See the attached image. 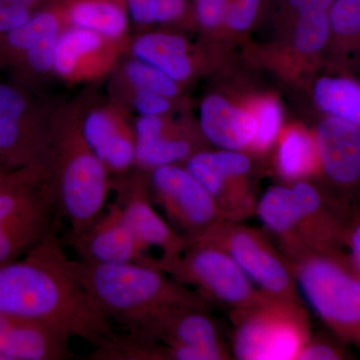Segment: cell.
Masks as SVG:
<instances>
[{"label":"cell","instance_id":"1","mask_svg":"<svg viewBox=\"0 0 360 360\" xmlns=\"http://www.w3.org/2000/svg\"><path fill=\"white\" fill-rule=\"evenodd\" d=\"M58 233L47 236L22 259L0 266V314L51 324L96 349L117 333L82 283Z\"/></svg>","mask_w":360,"mask_h":360},{"label":"cell","instance_id":"2","mask_svg":"<svg viewBox=\"0 0 360 360\" xmlns=\"http://www.w3.org/2000/svg\"><path fill=\"white\" fill-rule=\"evenodd\" d=\"M75 262L87 290L111 321L122 324L125 330L165 309L206 307V300L196 291L151 265Z\"/></svg>","mask_w":360,"mask_h":360},{"label":"cell","instance_id":"3","mask_svg":"<svg viewBox=\"0 0 360 360\" xmlns=\"http://www.w3.org/2000/svg\"><path fill=\"white\" fill-rule=\"evenodd\" d=\"M255 213L288 258L307 251L345 255L352 219L309 182L271 187L257 201Z\"/></svg>","mask_w":360,"mask_h":360},{"label":"cell","instance_id":"4","mask_svg":"<svg viewBox=\"0 0 360 360\" xmlns=\"http://www.w3.org/2000/svg\"><path fill=\"white\" fill-rule=\"evenodd\" d=\"M47 163L53 175L61 215L70 224L68 234L80 233L108 205L110 172L87 146L80 124L75 123L52 127Z\"/></svg>","mask_w":360,"mask_h":360},{"label":"cell","instance_id":"5","mask_svg":"<svg viewBox=\"0 0 360 360\" xmlns=\"http://www.w3.org/2000/svg\"><path fill=\"white\" fill-rule=\"evenodd\" d=\"M63 219L47 161L0 172V240L26 255Z\"/></svg>","mask_w":360,"mask_h":360},{"label":"cell","instance_id":"6","mask_svg":"<svg viewBox=\"0 0 360 360\" xmlns=\"http://www.w3.org/2000/svg\"><path fill=\"white\" fill-rule=\"evenodd\" d=\"M298 291L343 342L360 349V276L345 255L307 251L288 258Z\"/></svg>","mask_w":360,"mask_h":360},{"label":"cell","instance_id":"7","mask_svg":"<svg viewBox=\"0 0 360 360\" xmlns=\"http://www.w3.org/2000/svg\"><path fill=\"white\" fill-rule=\"evenodd\" d=\"M233 355L240 360H297L311 340L309 314L300 300L262 295L231 314Z\"/></svg>","mask_w":360,"mask_h":360},{"label":"cell","instance_id":"8","mask_svg":"<svg viewBox=\"0 0 360 360\" xmlns=\"http://www.w3.org/2000/svg\"><path fill=\"white\" fill-rule=\"evenodd\" d=\"M146 264L177 283L193 286L203 300L219 302L231 314L250 307L264 295L222 248L205 239L188 238L179 257L167 260L151 257Z\"/></svg>","mask_w":360,"mask_h":360},{"label":"cell","instance_id":"9","mask_svg":"<svg viewBox=\"0 0 360 360\" xmlns=\"http://www.w3.org/2000/svg\"><path fill=\"white\" fill-rule=\"evenodd\" d=\"M193 238L205 239L222 248L265 295L300 300L290 260L259 231L239 221H224Z\"/></svg>","mask_w":360,"mask_h":360},{"label":"cell","instance_id":"10","mask_svg":"<svg viewBox=\"0 0 360 360\" xmlns=\"http://www.w3.org/2000/svg\"><path fill=\"white\" fill-rule=\"evenodd\" d=\"M146 174L153 203L181 236L193 238L225 221L212 196L186 167L165 165Z\"/></svg>","mask_w":360,"mask_h":360},{"label":"cell","instance_id":"11","mask_svg":"<svg viewBox=\"0 0 360 360\" xmlns=\"http://www.w3.org/2000/svg\"><path fill=\"white\" fill-rule=\"evenodd\" d=\"M143 340L174 348L175 360L229 359L212 319L200 307H175L158 312L127 330Z\"/></svg>","mask_w":360,"mask_h":360},{"label":"cell","instance_id":"12","mask_svg":"<svg viewBox=\"0 0 360 360\" xmlns=\"http://www.w3.org/2000/svg\"><path fill=\"white\" fill-rule=\"evenodd\" d=\"M51 129L45 127L25 91L0 82V156L6 169L46 160Z\"/></svg>","mask_w":360,"mask_h":360},{"label":"cell","instance_id":"13","mask_svg":"<svg viewBox=\"0 0 360 360\" xmlns=\"http://www.w3.org/2000/svg\"><path fill=\"white\" fill-rule=\"evenodd\" d=\"M186 169L205 186L225 221H241L255 212L257 201L245 176L251 161L240 151H198L186 160Z\"/></svg>","mask_w":360,"mask_h":360},{"label":"cell","instance_id":"14","mask_svg":"<svg viewBox=\"0 0 360 360\" xmlns=\"http://www.w3.org/2000/svg\"><path fill=\"white\" fill-rule=\"evenodd\" d=\"M111 191H115V202L122 210L123 219L135 236L150 248H158V260L179 257L186 248L188 238L181 236L156 212L149 194L146 172L118 175L111 179Z\"/></svg>","mask_w":360,"mask_h":360},{"label":"cell","instance_id":"15","mask_svg":"<svg viewBox=\"0 0 360 360\" xmlns=\"http://www.w3.org/2000/svg\"><path fill=\"white\" fill-rule=\"evenodd\" d=\"M66 243L78 259L90 264H146L150 258L148 246L130 231L117 203L105 210L84 231L68 234Z\"/></svg>","mask_w":360,"mask_h":360},{"label":"cell","instance_id":"16","mask_svg":"<svg viewBox=\"0 0 360 360\" xmlns=\"http://www.w3.org/2000/svg\"><path fill=\"white\" fill-rule=\"evenodd\" d=\"M72 336L44 322L0 314V360H66Z\"/></svg>","mask_w":360,"mask_h":360},{"label":"cell","instance_id":"17","mask_svg":"<svg viewBox=\"0 0 360 360\" xmlns=\"http://www.w3.org/2000/svg\"><path fill=\"white\" fill-rule=\"evenodd\" d=\"M319 167L338 186H349L360 179V129L331 116L315 134Z\"/></svg>","mask_w":360,"mask_h":360},{"label":"cell","instance_id":"18","mask_svg":"<svg viewBox=\"0 0 360 360\" xmlns=\"http://www.w3.org/2000/svg\"><path fill=\"white\" fill-rule=\"evenodd\" d=\"M87 146L108 172L127 174L135 167V135L111 111L96 108L89 111L80 123Z\"/></svg>","mask_w":360,"mask_h":360},{"label":"cell","instance_id":"19","mask_svg":"<svg viewBox=\"0 0 360 360\" xmlns=\"http://www.w3.org/2000/svg\"><path fill=\"white\" fill-rule=\"evenodd\" d=\"M200 127L206 139L225 150L250 146L257 132L255 115L232 105L219 96H208L200 106Z\"/></svg>","mask_w":360,"mask_h":360},{"label":"cell","instance_id":"20","mask_svg":"<svg viewBox=\"0 0 360 360\" xmlns=\"http://www.w3.org/2000/svg\"><path fill=\"white\" fill-rule=\"evenodd\" d=\"M134 130L135 167L142 172L176 165L195 153L193 142L167 131L161 116L141 115Z\"/></svg>","mask_w":360,"mask_h":360},{"label":"cell","instance_id":"21","mask_svg":"<svg viewBox=\"0 0 360 360\" xmlns=\"http://www.w3.org/2000/svg\"><path fill=\"white\" fill-rule=\"evenodd\" d=\"M111 40L84 28L70 26L59 33L53 71L65 79L87 77L94 66H101Z\"/></svg>","mask_w":360,"mask_h":360},{"label":"cell","instance_id":"22","mask_svg":"<svg viewBox=\"0 0 360 360\" xmlns=\"http://www.w3.org/2000/svg\"><path fill=\"white\" fill-rule=\"evenodd\" d=\"M187 51L186 39L161 32L142 34L131 45L134 58L155 66L176 82H184L193 73V61Z\"/></svg>","mask_w":360,"mask_h":360},{"label":"cell","instance_id":"23","mask_svg":"<svg viewBox=\"0 0 360 360\" xmlns=\"http://www.w3.org/2000/svg\"><path fill=\"white\" fill-rule=\"evenodd\" d=\"M125 7L122 0H70L65 16L71 26L115 41L122 39L129 28Z\"/></svg>","mask_w":360,"mask_h":360},{"label":"cell","instance_id":"24","mask_svg":"<svg viewBox=\"0 0 360 360\" xmlns=\"http://www.w3.org/2000/svg\"><path fill=\"white\" fill-rule=\"evenodd\" d=\"M63 22L61 13L53 9L33 13L20 27L0 35V63L15 66L33 44L49 35L60 32Z\"/></svg>","mask_w":360,"mask_h":360},{"label":"cell","instance_id":"25","mask_svg":"<svg viewBox=\"0 0 360 360\" xmlns=\"http://www.w3.org/2000/svg\"><path fill=\"white\" fill-rule=\"evenodd\" d=\"M277 168L283 179L302 181L319 168L315 137L302 129H288L279 141Z\"/></svg>","mask_w":360,"mask_h":360},{"label":"cell","instance_id":"26","mask_svg":"<svg viewBox=\"0 0 360 360\" xmlns=\"http://www.w3.org/2000/svg\"><path fill=\"white\" fill-rule=\"evenodd\" d=\"M321 108L360 127V86L341 78H321L314 89Z\"/></svg>","mask_w":360,"mask_h":360},{"label":"cell","instance_id":"27","mask_svg":"<svg viewBox=\"0 0 360 360\" xmlns=\"http://www.w3.org/2000/svg\"><path fill=\"white\" fill-rule=\"evenodd\" d=\"M331 7L328 4H317L291 13L296 18L295 42L298 51L311 53L326 44L330 28Z\"/></svg>","mask_w":360,"mask_h":360},{"label":"cell","instance_id":"28","mask_svg":"<svg viewBox=\"0 0 360 360\" xmlns=\"http://www.w3.org/2000/svg\"><path fill=\"white\" fill-rule=\"evenodd\" d=\"M124 75L134 89L158 92L168 98L176 96L179 92L176 82L155 66L149 65L139 59H131L125 65Z\"/></svg>","mask_w":360,"mask_h":360},{"label":"cell","instance_id":"29","mask_svg":"<svg viewBox=\"0 0 360 360\" xmlns=\"http://www.w3.org/2000/svg\"><path fill=\"white\" fill-rule=\"evenodd\" d=\"M257 132L250 148L264 151L276 141L281 124V106L274 99L266 98L255 106Z\"/></svg>","mask_w":360,"mask_h":360},{"label":"cell","instance_id":"30","mask_svg":"<svg viewBox=\"0 0 360 360\" xmlns=\"http://www.w3.org/2000/svg\"><path fill=\"white\" fill-rule=\"evenodd\" d=\"M59 33L49 35L33 44L23 54L22 58L15 66H25L27 70L35 75H46L53 71L56 42H58Z\"/></svg>","mask_w":360,"mask_h":360},{"label":"cell","instance_id":"31","mask_svg":"<svg viewBox=\"0 0 360 360\" xmlns=\"http://www.w3.org/2000/svg\"><path fill=\"white\" fill-rule=\"evenodd\" d=\"M329 21L338 34L360 33V0H335L329 13Z\"/></svg>","mask_w":360,"mask_h":360},{"label":"cell","instance_id":"32","mask_svg":"<svg viewBox=\"0 0 360 360\" xmlns=\"http://www.w3.org/2000/svg\"><path fill=\"white\" fill-rule=\"evenodd\" d=\"M262 0H227L224 23L233 30H245L257 18Z\"/></svg>","mask_w":360,"mask_h":360},{"label":"cell","instance_id":"33","mask_svg":"<svg viewBox=\"0 0 360 360\" xmlns=\"http://www.w3.org/2000/svg\"><path fill=\"white\" fill-rule=\"evenodd\" d=\"M132 103L141 115L161 116L170 108L168 97L149 90L134 89Z\"/></svg>","mask_w":360,"mask_h":360},{"label":"cell","instance_id":"34","mask_svg":"<svg viewBox=\"0 0 360 360\" xmlns=\"http://www.w3.org/2000/svg\"><path fill=\"white\" fill-rule=\"evenodd\" d=\"M227 0H196L195 13L201 25L215 28L224 22Z\"/></svg>","mask_w":360,"mask_h":360},{"label":"cell","instance_id":"35","mask_svg":"<svg viewBox=\"0 0 360 360\" xmlns=\"http://www.w3.org/2000/svg\"><path fill=\"white\" fill-rule=\"evenodd\" d=\"M345 359L342 348L328 340H311L307 343L297 360H338Z\"/></svg>","mask_w":360,"mask_h":360},{"label":"cell","instance_id":"36","mask_svg":"<svg viewBox=\"0 0 360 360\" xmlns=\"http://www.w3.org/2000/svg\"><path fill=\"white\" fill-rule=\"evenodd\" d=\"M32 9L0 1V35L20 27L32 18Z\"/></svg>","mask_w":360,"mask_h":360},{"label":"cell","instance_id":"37","mask_svg":"<svg viewBox=\"0 0 360 360\" xmlns=\"http://www.w3.org/2000/svg\"><path fill=\"white\" fill-rule=\"evenodd\" d=\"M345 257L350 267L360 276V217H352L348 226Z\"/></svg>","mask_w":360,"mask_h":360},{"label":"cell","instance_id":"38","mask_svg":"<svg viewBox=\"0 0 360 360\" xmlns=\"http://www.w3.org/2000/svg\"><path fill=\"white\" fill-rule=\"evenodd\" d=\"M130 18L139 25L155 22V0H125Z\"/></svg>","mask_w":360,"mask_h":360},{"label":"cell","instance_id":"39","mask_svg":"<svg viewBox=\"0 0 360 360\" xmlns=\"http://www.w3.org/2000/svg\"><path fill=\"white\" fill-rule=\"evenodd\" d=\"M186 0H155V22L179 20L186 13Z\"/></svg>","mask_w":360,"mask_h":360},{"label":"cell","instance_id":"40","mask_svg":"<svg viewBox=\"0 0 360 360\" xmlns=\"http://www.w3.org/2000/svg\"><path fill=\"white\" fill-rule=\"evenodd\" d=\"M0 1L7 2V4H15L27 8L33 9L39 6L41 0H0Z\"/></svg>","mask_w":360,"mask_h":360},{"label":"cell","instance_id":"41","mask_svg":"<svg viewBox=\"0 0 360 360\" xmlns=\"http://www.w3.org/2000/svg\"><path fill=\"white\" fill-rule=\"evenodd\" d=\"M6 169V168L4 167V165H2L1 156H0V172H4V170Z\"/></svg>","mask_w":360,"mask_h":360},{"label":"cell","instance_id":"42","mask_svg":"<svg viewBox=\"0 0 360 360\" xmlns=\"http://www.w3.org/2000/svg\"><path fill=\"white\" fill-rule=\"evenodd\" d=\"M122 1H123V0H122Z\"/></svg>","mask_w":360,"mask_h":360}]
</instances>
